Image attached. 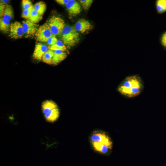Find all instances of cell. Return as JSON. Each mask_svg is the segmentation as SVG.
<instances>
[{"label": "cell", "mask_w": 166, "mask_h": 166, "mask_svg": "<svg viewBox=\"0 0 166 166\" xmlns=\"http://www.w3.org/2000/svg\"><path fill=\"white\" fill-rule=\"evenodd\" d=\"M144 88V83L141 77L137 75L126 77L120 84L118 91L121 95L127 98L138 96Z\"/></svg>", "instance_id": "1"}, {"label": "cell", "mask_w": 166, "mask_h": 166, "mask_svg": "<svg viewBox=\"0 0 166 166\" xmlns=\"http://www.w3.org/2000/svg\"><path fill=\"white\" fill-rule=\"evenodd\" d=\"M90 141L93 149L101 153H106L112 147L110 137L105 132L101 130H95L93 132Z\"/></svg>", "instance_id": "2"}, {"label": "cell", "mask_w": 166, "mask_h": 166, "mask_svg": "<svg viewBox=\"0 0 166 166\" xmlns=\"http://www.w3.org/2000/svg\"><path fill=\"white\" fill-rule=\"evenodd\" d=\"M42 108L44 116L47 121L53 123L58 118L59 110L57 105L53 101H44L42 104Z\"/></svg>", "instance_id": "3"}, {"label": "cell", "mask_w": 166, "mask_h": 166, "mask_svg": "<svg viewBox=\"0 0 166 166\" xmlns=\"http://www.w3.org/2000/svg\"><path fill=\"white\" fill-rule=\"evenodd\" d=\"M61 35L62 42L67 48L73 46L78 43L80 40L79 34L74 27L65 26Z\"/></svg>", "instance_id": "4"}, {"label": "cell", "mask_w": 166, "mask_h": 166, "mask_svg": "<svg viewBox=\"0 0 166 166\" xmlns=\"http://www.w3.org/2000/svg\"><path fill=\"white\" fill-rule=\"evenodd\" d=\"M53 34L55 36L61 35L65 26L64 20L59 16H53L48 19L46 22Z\"/></svg>", "instance_id": "5"}, {"label": "cell", "mask_w": 166, "mask_h": 166, "mask_svg": "<svg viewBox=\"0 0 166 166\" xmlns=\"http://www.w3.org/2000/svg\"><path fill=\"white\" fill-rule=\"evenodd\" d=\"M35 36L37 41L44 42H46L49 38L54 36L47 23H45L39 27Z\"/></svg>", "instance_id": "6"}, {"label": "cell", "mask_w": 166, "mask_h": 166, "mask_svg": "<svg viewBox=\"0 0 166 166\" xmlns=\"http://www.w3.org/2000/svg\"><path fill=\"white\" fill-rule=\"evenodd\" d=\"M24 35L25 37H30L35 35L39 28L38 25L28 19L22 21Z\"/></svg>", "instance_id": "7"}, {"label": "cell", "mask_w": 166, "mask_h": 166, "mask_svg": "<svg viewBox=\"0 0 166 166\" xmlns=\"http://www.w3.org/2000/svg\"><path fill=\"white\" fill-rule=\"evenodd\" d=\"M9 32V36L12 38H22L24 35L22 24L18 21L11 23Z\"/></svg>", "instance_id": "8"}, {"label": "cell", "mask_w": 166, "mask_h": 166, "mask_svg": "<svg viewBox=\"0 0 166 166\" xmlns=\"http://www.w3.org/2000/svg\"><path fill=\"white\" fill-rule=\"evenodd\" d=\"M65 6L69 14L71 16H76L79 14L81 11L80 4L74 0H69Z\"/></svg>", "instance_id": "9"}, {"label": "cell", "mask_w": 166, "mask_h": 166, "mask_svg": "<svg viewBox=\"0 0 166 166\" xmlns=\"http://www.w3.org/2000/svg\"><path fill=\"white\" fill-rule=\"evenodd\" d=\"M74 27L77 32L84 34L91 30L92 28V26L88 21L81 18L77 22Z\"/></svg>", "instance_id": "10"}, {"label": "cell", "mask_w": 166, "mask_h": 166, "mask_svg": "<svg viewBox=\"0 0 166 166\" xmlns=\"http://www.w3.org/2000/svg\"><path fill=\"white\" fill-rule=\"evenodd\" d=\"M48 49L49 48L45 44L38 43L35 45L33 57L38 60H42L43 56Z\"/></svg>", "instance_id": "11"}, {"label": "cell", "mask_w": 166, "mask_h": 166, "mask_svg": "<svg viewBox=\"0 0 166 166\" xmlns=\"http://www.w3.org/2000/svg\"><path fill=\"white\" fill-rule=\"evenodd\" d=\"M67 54L65 51L62 50L54 51L53 58V64L57 65L64 60L67 57Z\"/></svg>", "instance_id": "12"}, {"label": "cell", "mask_w": 166, "mask_h": 166, "mask_svg": "<svg viewBox=\"0 0 166 166\" xmlns=\"http://www.w3.org/2000/svg\"><path fill=\"white\" fill-rule=\"evenodd\" d=\"M10 21L2 17L0 19V30L3 33L7 34L10 32Z\"/></svg>", "instance_id": "13"}, {"label": "cell", "mask_w": 166, "mask_h": 166, "mask_svg": "<svg viewBox=\"0 0 166 166\" xmlns=\"http://www.w3.org/2000/svg\"><path fill=\"white\" fill-rule=\"evenodd\" d=\"M42 18V15L39 14L33 7L31 12L28 20L35 23H38Z\"/></svg>", "instance_id": "14"}, {"label": "cell", "mask_w": 166, "mask_h": 166, "mask_svg": "<svg viewBox=\"0 0 166 166\" xmlns=\"http://www.w3.org/2000/svg\"><path fill=\"white\" fill-rule=\"evenodd\" d=\"M54 54V51L49 49L43 56L42 61L47 64H53V58Z\"/></svg>", "instance_id": "15"}, {"label": "cell", "mask_w": 166, "mask_h": 166, "mask_svg": "<svg viewBox=\"0 0 166 166\" xmlns=\"http://www.w3.org/2000/svg\"><path fill=\"white\" fill-rule=\"evenodd\" d=\"M34 7L35 10L42 15L44 14L46 9V4L42 1L37 2L34 5Z\"/></svg>", "instance_id": "16"}, {"label": "cell", "mask_w": 166, "mask_h": 166, "mask_svg": "<svg viewBox=\"0 0 166 166\" xmlns=\"http://www.w3.org/2000/svg\"><path fill=\"white\" fill-rule=\"evenodd\" d=\"M49 49L54 51L56 50H62L65 52L67 51V47L63 42L60 40H58L54 45L49 46Z\"/></svg>", "instance_id": "17"}, {"label": "cell", "mask_w": 166, "mask_h": 166, "mask_svg": "<svg viewBox=\"0 0 166 166\" xmlns=\"http://www.w3.org/2000/svg\"><path fill=\"white\" fill-rule=\"evenodd\" d=\"M14 11L11 6L6 5L3 17L10 21L13 18L14 16Z\"/></svg>", "instance_id": "18"}, {"label": "cell", "mask_w": 166, "mask_h": 166, "mask_svg": "<svg viewBox=\"0 0 166 166\" xmlns=\"http://www.w3.org/2000/svg\"><path fill=\"white\" fill-rule=\"evenodd\" d=\"M156 8L159 13L166 11V0H157L156 2Z\"/></svg>", "instance_id": "19"}, {"label": "cell", "mask_w": 166, "mask_h": 166, "mask_svg": "<svg viewBox=\"0 0 166 166\" xmlns=\"http://www.w3.org/2000/svg\"><path fill=\"white\" fill-rule=\"evenodd\" d=\"M79 1L85 10H87L89 9L93 1L92 0H80Z\"/></svg>", "instance_id": "20"}, {"label": "cell", "mask_w": 166, "mask_h": 166, "mask_svg": "<svg viewBox=\"0 0 166 166\" xmlns=\"http://www.w3.org/2000/svg\"><path fill=\"white\" fill-rule=\"evenodd\" d=\"M22 5L23 10L29 9L33 6L32 2L29 0H22Z\"/></svg>", "instance_id": "21"}, {"label": "cell", "mask_w": 166, "mask_h": 166, "mask_svg": "<svg viewBox=\"0 0 166 166\" xmlns=\"http://www.w3.org/2000/svg\"><path fill=\"white\" fill-rule=\"evenodd\" d=\"M33 7L34 6L29 9L23 10L21 15L22 17L26 20L28 19Z\"/></svg>", "instance_id": "22"}, {"label": "cell", "mask_w": 166, "mask_h": 166, "mask_svg": "<svg viewBox=\"0 0 166 166\" xmlns=\"http://www.w3.org/2000/svg\"><path fill=\"white\" fill-rule=\"evenodd\" d=\"M58 40L55 36H53L48 39L46 42L49 45L51 46L54 45Z\"/></svg>", "instance_id": "23"}, {"label": "cell", "mask_w": 166, "mask_h": 166, "mask_svg": "<svg viewBox=\"0 0 166 166\" xmlns=\"http://www.w3.org/2000/svg\"><path fill=\"white\" fill-rule=\"evenodd\" d=\"M6 5L5 4L3 3L1 0H0V16L1 18L2 17L4 11L5 9Z\"/></svg>", "instance_id": "24"}, {"label": "cell", "mask_w": 166, "mask_h": 166, "mask_svg": "<svg viewBox=\"0 0 166 166\" xmlns=\"http://www.w3.org/2000/svg\"><path fill=\"white\" fill-rule=\"evenodd\" d=\"M161 41L162 45L166 48V31L162 34Z\"/></svg>", "instance_id": "25"}, {"label": "cell", "mask_w": 166, "mask_h": 166, "mask_svg": "<svg viewBox=\"0 0 166 166\" xmlns=\"http://www.w3.org/2000/svg\"><path fill=\"white\" fill-rule=\"evenodd\" d=\"M69 0H56L55 1L60 5L66 6L69 2Z\"/></svg>", "instance_id": "26"}, {"label": "cell", "mask_w": 166, "mask_h": 166, "mask_svg": "<svg viewBox=\"0 0 166 166\" xmlns=\"http://www.w3.org/2000/svg\"><path fill=\"white\" fill-rule=\"evenodd\" d=\"M3 3L5 4H6L9 2L8 0H1Z\"/></svg>", "instance_id": "27"}]
</instances>
